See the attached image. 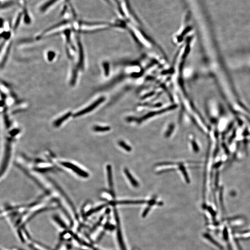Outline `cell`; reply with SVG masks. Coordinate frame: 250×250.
<instances>
[{
  "mask_svg": "<svg viewBox=\"0 0 250 250\" xmlns=\"http://www.w3.org/2000/svg\"><path fill=\"white\" fill-rule=\"evenodd\" d=\"M107 173L108 177V184L110 187V191L112 196L114 197V190L113 181V176H112V166L108 164L107 166Z\"/></svg>",
  "mask_w": 250,
  "mask_h": 250,
  "instance_id": "obj_4",
  "label": "cell"
},
{
  "mask_svg": "<svg viewBox=\"0 0 250 250\" xmlns=\"http://www.w3.org/2000/svg\"><path fill=\"white\" fill-rule=\"evenodd\" d=\"M105 100L104 97H101L98 99L97 100L91 104H90L88 107H86V108H84L83 110H80L78 112H77L76 113L73 115L74 117H78L81 115H83L86 114L88 113L89 112L93 110L94 108H96L99 104H101Z\"/></svg>",
  "mask_w": 250,
  "mask_h": 250,
  "instance_id": "obj_2",
  "label": "cell"
},
{
  "mask_svg": "<svg viewBox=\"0 0 250 250\" xmlns=\"http://www.w3.org/2000/svg\"><path fill=\"white\" fill-rule=\"evenodd\" d=\"M93 130L97 132H107L110 130V128L109 127H101V126H96L94 127Z\"/></svg>",
  "mask_w": 250,
  "mask_h": 250,
  "instance_id": "obj_10",
  "label": "cell"
},
{
  "mask_svg": "<svg viewBox=\"0 0 250 250\" xmlns=\"http://www.w3.org/2000/svg\"><path fill=\"white\" fill-rule=\"evenodd\" d=\"M72 115V113L71 112H68L67 113L64 114V115L62 116L61 117L59 118L54 122V126L57 127H59L63 122L64 121H66Z\"/></svg>",
  "mask_w": 250,
  "mask_h": 250,
  "instance_id": "obj_7",
  "label": "cell"
},
{
  "mask_svg": "<svg viewBox=\"0 0 250 250\" xmlns=\"http://www.w3.org/2000/svg\"><path fill=\"white\" fill-rule=\"evenodd\" d=\"M119 144L126 151L128 152H131L132 150V148L131 146L127 145V144L125 143V142L123 141H120L119 142Z\"/></svg>",
  "mask_w": 250,
  "mask_h": 250,
  "instance_id": "obj_11",
  "label": "cell"
},
{
  "mask_svg": "<svg viewBox=\"0 0 250 250\" xmlns=\"http://www.w3.org/2000/svg\"><path fill=\"white\" fill-rule=\"evenodd\" d=\"M11 47V44H10L9 46H8L6 51L5 54L4 55L3 59H2V61H1V68L4 67L5 64L6 63L7 60V58H8V55L10 54Z\"/></svg>",
  "mask_w": 250,
  "mask_h": 250,
  "instance_id": "obj_8",
  "label": "cell"
},
{
  "mask_svg": "<svg viewBox=\"0 0 250 250\" xmlns=\"http://www.w3.org/2000/svg\"><path fill=\"white\" fill-rule=\"evenodd\" d=\"M55 56H56V53L52 51H49L47 54L48 61L50 62L52 61L55 58Z\"/></svg>",
  "mask_w": 250,
  "mask_h": 250,
  "instance_id": "obj_13",
  "label": "cell"
},
{
  "mask_svg": "<svg viewBox=\"0 0 250 250\" xmlns=\"http://www.w3.org/2000/svg\"><path fill=\"white\" fill-rule=\"evenodd\" d=\"M147 201L144 200H125L121 201H111L110 204L114 205L117 204H145V203H147Z\"/></svg>",
  "mask_w": 250,
  "mask_h": 250,
  "instance_id": "obj_5",
  "label": "cell"
},
{
  "mask_svg": "<svg viewBox=\"0 0 250 250\" xmlns=\"http://www.w3.org/2000/svg\"><path fill=\"white\" fill-rule=\"evenodd\" d=\"M10 36L11 32H4L1 34V38H4V40H8Z\"/></svg>",
  "mask_w": 250,
  "mask_h": 250,
  "instance_id": "obj_15",
  "label": "cell"
},
{
  "mask_svg": "<svg viewBox=\"0 0 250 250\" xmlns=\"http://www.w3.org/2000/svg\"><path fill=\"white\" fill-rule=\"evenodd\" d=\"M124 173L126 174V176H127V178L128 179L129 181H130V183H131V184L135 188H138L139 186V184L135 180V179L133 177V176L131 175L130 172L127 169V168L125 169Z\"/></svg>",
  "mask_w": 250,
  "mask_h": 250,
  "instance_id": "obj_6",
  "label": "cell"
},
{
  "mask_svg": "<svg viewBox=\"0 0 250 250\" xmlns=\"http://www.w3.org/2000/svg\"><path fill=\"white\" fill-rule=\"evenodd\" d=\"M179 169L181 171L183 172V175H184V176L186 182L189 183L190 182V179H189V177H188V175H187V172H186V170L185 169L183 165H181V166L179 167Z\"/></svg>",
  "mask_w": 250,
  "mask_h": 250,
  "instance_id": "obj_14",
  "label": "cell"
},
{
  "mask_svg": "<svg viewBox=\"0 0 250 250\" xmlns=\"http://www.w3.org/2000/svg\"><path fill=\"white\" fill-rule=\"evenodd\" d=\"M60 164L62 166L71 170L73 172H75V173L82 178H87L88 177L89 175L87 172L81 169V168H79L78 166L73 164L72 163H70V162H61Z\"/></svg>",
  "mask_w": 250,
  "mask_h": 250,
  "instance_id": "obj_1",
  "label": "cell"
},
{
  "mask_svg": "<svg viewBox=\"0 0 250 250\" xmlns=\"http://www.w3.org/2000/svg\"><path fill=\"white\" fill-rule=\"evenodd\" d=\"M77 68H74L73 70L72 80H71V84L72 85H74L75 84L76 81H77V70H78Z\"/></svg>",
  "mask_w": 250,
  "mask_h": 250,
  "instance_id": "obj_9",
  "label": "cell"
},
{
  "mask_svg": "<svg viewBox=\"0 0 250 250\" xmlns=\"http://www.w3.org/2000/svg\"><path fill=\"white\" fill-rule=\"evenodd\" d=\"M77 45L78 47V51H79V62H78L77 67L79 69L83 70L84 68V52H83V47L82 44L81 43L80 38H77Z\"/></svg>",
  "mask_w": 250,
  "mask_h": 250,
  "instance_id": "obj_3",
  "label": "cell"
},
{
  "mask_svg": "<svg viewBox=\"0 0 250 250\" xmlns=\"http://www.w3.org/2000/svg\"><path fill=\"white\" fill-rule=\"evenodd\" d=\"M4 104H5V101L4 100H2V101H1V107H2V106H4Z\"/></svg>",
  "mask_w": 250,
  "mask_h": 250,
  "instance_id": "obj_16",
  "label": "cell"
},
{
  "mask_svg": "<svg viewBox=\"0 0 250 250\" xmlns=\"http://www.w3.org/2000/svg\"><path fill=\"white\" fill-rule=\"evenodd\" d=\"M174 129V125L173 124H171L170 125L168 130H167L165 133V138H169V137H170V135L172 134V132L173 131Z\"/></svg>",
  "mask_w": 250,
  "mask_h": 250,
  "instance_id": "obj_12",
  "label": "cell"
}]
</instances>
